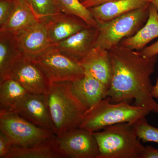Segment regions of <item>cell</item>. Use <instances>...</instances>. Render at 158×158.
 <instances>
[{
    "mask_svg": "<svg viewBox=\"0 0 158 158\" xmlns=\"http://www.w3.org/2000/svg\"><path fill=\"white\" fill-rule=\"evenodd\" d=\"M109 51L112 66L111 85L107 97L112 102L134 101L135 105L158 114V104L152 95L150 77L155 71L158 56L146 57L138 51L116 46Z\"/></svg>",
    "mask_w": 158,
    "mask_h": 158,
    "instance_id": "obj_1",
    "label": "cell"
},
{
    "mask_svg": "<svg viewBox=\"0 0 158 158\" xmlns=\"http://www.w3.org/2000/svg\"><path fill=\"white\" fill-rule=\"evenodd\" d=\"M71 83H51L47 94L56 136L79 127L88 111L73 93Z\"/></svg>",
    "mask_w": 158,
    "mask_h": 158,
    "instance_id": "obj_2",
    "label": "cell"
},
{
    "mask_svg": "<svg viewBox=\"0 0 158 158\" xmlns=\"http://www.w3.org/2000/svg\"><path fill=\"white\" fill-rule=\"evenodd\" d=\"M151 112L147 108L125 102L113 103L107 97L88 110L79 127L94 132L117 123L133 124Z\"/></svg>",
    "mask_w": 158,
    "mask_h": 158,
    "instance_id": "obj_3",
    "label": "cell"
},
{
    "mask_svg": "<svg viewBox=\"0 0 158 158\" xmlns=\"http://www.w3.org/2000/svg\"><path fill=\"white\" fill-rule=\"evenodd\" d=\"M93 132L99 149L98 158H140L144 146L132 124L117 123Z\"/></svg>",
    "mask_w": 158,
    "mask_h": 158,
    "instance_id": "obj_4",
    "label": "cell"
},
{
    "mask_svg": "<svg viewBox=\"0 0 158 158\" xmlns=\"http://www.w3.org/2000/svg\"><path fill=\"white\" fill-rule=\"evenodd\" d=\"M149 4L99 25L94 47L109 51L118 45L123 39L135 34L147 21Z\"/></svg>",
    "mask_w": 158,
    "mask_h": 158,
    "instance_id": "obj_5",
    "label": "cell"
},
{
    "mask_svg": "<svg viewBox=\"0 0 158 158\" xmlns=\"http://www.w3.org/2000/svg\"><path fill=\"white\" fill-rule=\"evenodd\" d=\"M0 131L10 138L13 146L22 148L32 147L56 136L10 110H0Z\"/></svg>",
    "mask_w": 158,
    "mask_h": 158,
    "instance_id": "obj_6",
    "label": "cell"
},
{
    "mask_svg": "<svg viewBox=\"0 0 158 158\" xmlns=\"http://www.w3.org/2000/svg\"><path fill=\"white\" fill-rule=\"evenodd\" d=\"M35 57L51 83L73 81L85 75L78 61L62 53L54 46Z\"/></svg>",
    "mask_w": 158,
    "mask_h": 158,
    "instance_id": "obj_7",
    "label": "cell"
},
{
    "mask_svg": "<svg viewBox=\"0 0 158 158\" xmlns=\"http://www.w3.org/2000/svg\"><path fill=\"white\" fill-rule=\"evenodd\" d=\"M58 147L65 158H98V144L93 132L81 127L56 137Z\"/></svg>",
    "mask_w": 158,
    "mask_h": 158,
    "instance_id": "obj_8",
    "label": "cell"
},
{
    "mask_svg": "<svg viewBox=\"0 0 158 158\" xmlns=\"http://www.w3.org/2000/svg\"><path fill=\"white\" fill-rule=\"evenodd\" d=\"M8 77L19 83L29 93L35 94H47L51 84L35 56L26 55L14 66Z\"/></svg>",
    "mask_w": 158,
    "mask_h": 158,
    "instance_id": "obj_9",
    "label": "cell"
},
{
    "mask_svg": "<svg viewBox=\"0 0 158 158\" xmlns=\"http://www.w3.org/2000/svg\"><path fill=\"white\" fill-rule=\"evenodd\" d=\"M13 111L35 125L56 135L47 94L28 92L18 102Z\"/></svg>",
    "mask_w": 158,
    "mask_h": 158,
    "instance_id": "obj_10",
    "label": "cell"
},
{
    "mask_svg": "<svg viewBox=\"0 0 158 158\" xmlns=\"http://www.w3.org/2000/svg\"><path fill=\"white\" fill-rule=\"evenodd\" d=\"M46 27L49 39L53 46L89 26L76 15L61 12L48 19Z\"/></svg>",
    "mask_w": 158,
    "mask_h": 158,
    "instance_id": "obj_11",
    "label": "cell"
},
{
    "mask_svg": "<svg viewBox=\"0 0 158 158\" xmlns=\"http://www.w3.org/2000/svg\"><path fill=\"white\" fill-rule=\"evenodd\" d=\"M85 73L102 82L109 90L112 77V66L109 51L94 47L78 61Z\"/></svg>",
    "mask_w": 158,
    "mask_h": 158,
    "instance_id": "obj_12",
    "label": "cell"
},
{
    "mask_svg": "<svg viewBox=\"0 0 158 158\" xmlns=\"http://www.w3.org/2000/svg\"><path fill=\"white\" fill-rule=\"evenodd\" d=\"M98 28L88 27L53 45L62 53L79 61L94 48Z\"/></svg>",
    "mask_w": 158,
    "mask_h": 158,
    "instance_id": "obj_13",
    "label": "cell"
},
{
    "mask_svg": "<svg viewBox=\"0 0 158 158\" xmlns=\"http://www.w3.org/2000/svg\"><path fill=\"white\" fill-rule=\"evenodd\" d=\"M71 87L75 95L88 110L107 97L108 88L102 82L87 73L71 81Z\"/></svg>",
    "mask_w": 158,
    "mask_h": 158,
    "instance_id": "obj_14",
    "label": "cell"
},
{
    "mask_svg": "<svg viewBox=\"0 0 158 158\" xmlns=\"http://www.w3.org/2000/svg\"><path fill=\"white\" fill-rule=\"evenodd\" d=\"M47 19L39 20L17 36L20 46L24 55L36 56L52 46L47 29Z\"/></svg>",
    "mask_w": 158,
    "mask_h": 158,
    "instance_id": "obj_15",
    "label": "cell"
},
{
    "mask_svg": "<svg viewBox=\"0 0 158 158\" xmlns=\"http://www.w3.org/2000/svg\"><path fill=\"white\" fill-rule=\"evenodd\" d=\"M24 55L16 35L0 31V82L9 77Z\"/></svg>",
    "mask_w": 158,
    "mask_h": 158,
    "instance_id": "obj_16",
    "label": "cell"
},
{
    "mask_svg": "<svg viewBox=\"0 0 158 158\" xmlns=\"http://www.w3.org/2000/svg\"><path fill=\"white\" fill-rule=\"evenodd\" d=\"M148 4V0H114L88 9L101 25Z\"/></svg>",
    "mask_w": 158,
    "mask_h": 158,
    "instance_id": "obj_17",
    "label": "cell"
},
{
    "mask_svg": "<svg viewBox=\"0 0 158 158\" xmlns=\"http://www.w3.org/2000/svg\"><path fill=\"white\" fill-rule=\"evenodd\" d=\"M149 15L146 22L132 37L122 40L119 45L134 50H141L158 37V13L154 6L150 4Z\"/></svg>",
    "mask_w": 158,
    "mask_h": 158,
    "instance_id": "obj_18",
    "label": "cell"
},
{
    "mask_svg": "<svg viewBox=\"0 0 158 158\" xmlns=\"http://www.w3.org/2000/svg\"><path fill=\"white\" fill-rule=\"evenodd\" d=\"M40 19L30 6L22 0H18L10 17L0 27V31H6L18 36Z\"/></svg>",
    "mask_w": 158,
    "mask_h": 158,
    "instance_id": "obj_19",
    "label": "cell"
},
{
    "mask_svg": "<svg viewBox=\"0 0 158 158\" xmlns=\"http://www.w3.org/2000/svg\"><path fill=\"white\" fill-rule=\"evenodd\" d=\"M56 137L31 147L12 146L6 158H65L58 147Z\"/></svg>",
    "mask_w": 158,
    "mask_h": 158,
    "instance_id": "obj_20",
    "label": "cell"
},
{
    "mask_svg": "<svg viewBox=\"0 0 158 158\" xmlns=\"http://www.w3.org/2000/svg\"><path fill=\"white\" fill-rule=\"evenodd\" d=\"M27 93L19 83L8 77L0 82V110L13 111L18 102Z\"/></svg>",
    "mask_w": 158,
    "mask_h": 158,
    "instance_id": "obj_21",
    "label": "cell"
},
{
    "mask_svg": "<svg viewBox=\"0 0 158 158\" xmlns=\"http://www.w3.org/2000/svg\"><path fill=\"white\" fill-rule=\"evenodd\" d=\"M62 13L73 15L82 19L89 27L98 28V23L94 18L89 9L80 0H56Z\"/></svg>",
    "mask_w": 158,
    "mask_h": 158,
    "instance_id": "obj_22",
    "label": "cell"
},
{
    "mask_svg": "<svg viewBox=\"0 0 158 158\" xmlns=\"http://www.w3.org/2000/svg\"><path fill=\"white\" fill-rule=\"evenodd\" d=\"M137 137L143 142L158 144V128L150 125L146 117H142L132 124Z\"/></svg>",
    "mask_w": 158,
    "mask_h": 158,
    "instance_id": "obj_23",
    "label": "cell"
},
{
    "mask_svg": "<svg viewBox=\"0 0 158 158\" xmlns=\"http://www.w3.org/2000/svg\"><path fill=\"white\" fill-rule=\"evenodd\" d=\"M31 8L40 19L61 13L56 0H31Z\"/></svg>",
    "mask_w": 158,
    "mask_h": 158,
    "instance_id": "obj_24",
    "label": "cell"
},
{
    "mask_svg": "<svg viewBox=\"0 0 158 158\" xmlns=\"http://www.w3.org/2000/svg\"><path fill=\"white\" fill-rule=\"evenodd\" d=\"M18 0H0V27L3 25L15 9Z\"/></svg>",
    "mask_w": 158,
    "mask_h": 158,
    "instance_id": "obj_25",
    "label": "cell"
},
{
    "mask_svg": "<svg viewBox=\"0 0 158 158\" xmlns=\"http://www.w3.org/2000/svg\"><path fill=\"white\" fill-rule=\"evenodd\" d=\"M13 146L10 138L5 133L0 131V158H6Z\"/></svg>",
    "mask_w": 158,
    "mask_h": 158,
    "instance_id": "obj_26",
    "label": "cell"
},
{
    "mask_svg": "<svg viewBox=\"0 0 158 158\" xmlns=\"http://www.w3.org/2000/svg\"><path fill=\"white\" fill-rule=\"evenodd\" d=\"M142 56L151 57L158 55V40L154 43L148 47H145L141 50L138 51Z\"/></svg>",
    "mask_w": 158,
    "mask_h": 158,
    "instance_id": "obj_27",
    "label": "cell"
},
{
    "mask_svg": "<svg viewBox=\"0 0 158 158\" xmlns=\"http://www.w3.org/2000/svg\"><path fill=\"white\" fill-rule=\"evenodd\" d=\"M140 158H158V148L149 145L144 146Z\"/></svg>",
    "mask_w": 158,
    "mask_h": 158,
    "instance_id": "obj_28",
    "label": "cell"
},
{
    "mask_svg": "<svg viewBox=\"0 0 158 158\" xmlns=\"http://www.w3.org/2000/svg\"><path fill=\"white\" fill-rule=\"evenodd\" d=\"M112 1L114 0H86L82 4L88 9Z\"/></svg>",
    "mask_w": 158,
    "mask_h": 158,
    "instance_id": "obj_29",
    "label": "cell"
},
{
    "mask_svg": "<svg viewBox=\"0 0 158 158\" xmlns=\"http://www.w3.org/2000/svg\"><path fill=\"white\" fill-rule=\"evenodd\" d=\"M152 95L153 98L158 99V77L157 79L156 85L153 87Z\"/></svg>",
    "mask_w": 158,
    "mask_h": 158,
    "instance_id": "obj_30",
    "label": "cell"
},
{
    "mask_svg": "<svg viewBox=\"0 0 158 158\" xmlns=\"http://www.w3.org/2000/svg\"><path fill=\"white\" fill-rule=\"evenodd\" d=\"M150 4L154 6L158 13V0H148Z\"/></svg>",
    "mask_w": 158,
    "mask_h": 158,
    "instance_id": "obj_31",
    "label": "cell"
},
{
    "mask_svg": "<svg viewBox=\"0 0 158 158\" xmlns=\"http://www.w3.org/2000/svg\"><path fill=\"white\" fill-rule=\"evenodd\" d=\"M27 5H28L31 8V0H22Z\"/></svg>",
    "mask_w": 158,
    "mask_h": 158,
    "instance_id": "obj_32",
    "label": "cell"
},
{
    "mask_svg": "<svg viewBox=\"0 0 158 158\" xmlns=\"http://www.w3.org/2000/svg\"><path fill=\"white\" fill-rule=\"evenodd\" d=\"M80 1H81V2L82 3H83V2H85V1H86V0H80Z\"/></svg>",
    "mask_w": 158,
    "mask_h": 158,
    "instance_id": "obj_33",
    "label": "cell"
}]
</instances>
